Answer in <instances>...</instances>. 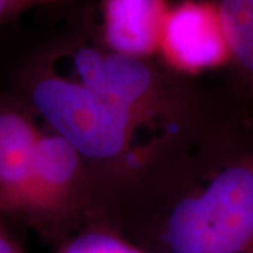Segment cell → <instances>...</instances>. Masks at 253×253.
<instances>
[{"label": "cell", "mask_w": 253, "mask_h": 253, "mask_svg": "<svg viewBox=\"0 0 253 253\" xmlns=\"http://www.w3.org/2000/svg\"><path fill=\"white\" fill-rule=\"evenodd\" d=\"M78 168V152L61 136H40L28 210L46 208L61 196Z\"/></svg>", "instance_id": "52a82bcc"}, {"label": "cell", "mask_w": 253, "mask_h": 253, "mask_svg": "<svg viewBox=\"0 0 253 253\" xmlns=\"http://www.w3.org/2000/svg\"><path fill=\"white\" fill-rule=\"evenodd\" d=\"M232 58L253 73V0H214Z\"/></svg>", "instance_id": "ba28073f"}, {"label": "cell", "mask_w": 253, "mask_h": 253, "mask_svg": "<svg viewBox=\"0 0 253 253\" xmlns=\"http://www.w3.org/2000/svg\"><path fill=\"white\" fill-rule=\"evenodd\" d=\"M168 0H104L103 33L118 54L141 58L159 51Z\"/></svg>", "instance_id": "277c9868"}, {"label": "cell", "mask_w": 253, "mask_h": 253, "mask_svg": "<svg viewBox=\"0 0 253 253\" xmlns=\"http://www.w3.org/2000/svg\"><path fill=\"white\" fill-rule=\"evenodd\" d=\"M0 253H20L6 238L0 235Z\"/></svg>", "instance_id": "8fae6325"}, {"label": "cell", "mask_w": 253, "mask_h": 253, "mask_svg": "<svg viewBox=\"0 0 253 253\" xmlns=\"http://www.w3.org/2000/svg\"><path fill=\"white\" fill-rule=\"evenodd\" d=\"M168 242L173 253H249L253 251V170L234 166L207 190L174 208Z\"/></svg>", "instance_id": "6da1fadb"}, {"label": "cell", "mask_w": 253, "mask_h": 253, "mask_svg": "<svg viewBox=\"0 0 253 253\" xmlns=\"http://www.w3.org/2000/svg\"><path fill=\"white\" fill-rule=\"evenodd\" d=\"M62 253H142L131 245L104 234H89L73 241Z\"/></svg>", "instance_id": "9c48e42d"}, {"label": "cell", "mask_w": 253, "mask_h": 253, "mask_svg": "<svg viewBox=\"0 0 253 253\" xmlns=\"http://www.w3.org/2000/svg\"><path fill=\"white\" fill-rule=\"evenodd\" d=\"M75 68L84 87L126 107L135 103L152 83V73L141 58L103 54L89 46L75 54Z\"/></svg>", "instance_id": "8992f818"}, {"label": "cell", "mask_w": 253, "mask_h": 253, "mask_svg": "<svg viewBox=\"0 0 253 253\" xmlns=\"http://www.w3.org/2000/svg\"><path fill=\"white\" fill-rule=\"evenodd\" d=\"M38 139L23 113L0 107V199L10 207L28 210Z\"/></svg>", "instance_id": "5b68a950"}, {"label": "cell", "mask_w": 253, "mask_h": 253, "mask_svg": "<svg viewBox=\"0 0 253 253\" xmlns=\"http://www.w3.org/2000/svg\"><path fill=\"white\" fill-rule=\"evenodd\" d=\"M33 103L76 152L104 159L121 151L129 123V107L59 78L38 79Z\"/></svg>", "instance_id": "7a4b0ae2"}, {"label": "cell", "mask_w": 253, "mask_h": 253, "mask_svg": "<svg viewBox=\"0 0 253 253\" xmlns=\"http://www.w3.org/2000/svg\"><path fill=\"white\" fill-rule=\"evenodd\" d=\"M159 51L172 68L186 73L215 69L228 62L232 54L217 4L183 0L170 7Z\"/></svg>", "instance_id": "3957f363"}, {"label": "cell", "mask_w": 253, "mask_h": 253, "mask_svg": "<svg viewBox=\"0 0 253 253\" xmlns=\"http://www.w3.org/2000/svg\"><path fill=\"white\" fill-rule=\"evenodd\" d=\"M56 1H63V0H0V26L34 6L56 3Z\"/></svg>", "instance_id": "30bf717a"}]
</instances>
